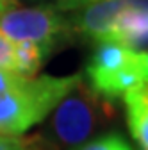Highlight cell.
<instances>
[{
  "mask_svg": "<svg viewBox=\"0 0 148 150\" xmlns=\"http://www.w3.org/2000/svg\"><path fill=\"white\" fill-rule=\"evenodd\" d=\"M80 81L82 73L29 77L14 89L0 95V134H25L30 127L41 123Z\"/></svg>",
  "mask_w": 148,
  "mask_h": 150,
  "instance_id": "obj_1",
  "label": "cell"
},
{
  "mask_svg": "<svg viewBox=\"0 0 148 150\" xmlns=\"http://www.w3.org/2000/svg\"><path fill=\"white\" fill-rule=\"evenodd\" d=\"M114 116V104L102 98L82 81L57 104L52 132L57 143L75 150Z\"/></svg>",
  "mask_w": 148,
  "mask_h": 150,
  "instance_id": "obj_2",
  "label": "cell"
},
{
  "mask_svg": "<svg viewBox=\"0 0 148 150\" xmlns=\"http://www.w3.org/2000/svg\"><path fill=\"white\" fill-rule=\"evenodd\" d=\"M0 34L11 43L36 41L55 50L70 41L73 29L54 7H16L0 16Z\"/></svg>",
  "mask_w": 148,
  "mask_h": 150,
  "instance_id": "obj_3",
  "label": "cell"
},
{
  "mask_svg": "<svg viewBox=\"0 0 148 150\" xmlns=\"http://www.w3.org/2000/svg\"><path fill=\"white\" fill-rule=\"evenodd\" d=\"M137 4H146V0H98L77 9L75 18L70 20L73 34H80L97 43L107 41L120 13Z\"/></svg>",
  "mask_w": 148,
  "mask_h": 150,
  "instance_id": "obj_4",
  "label": "cell"
},
{
  "mask_svg": "<svg viewBox=\"0 0 148 150\" xmlns=\"http://www.w3.org/2000/svg\"><path fill=\"white\" fill-rule=\"evenodd\" d=\"M146 38H148L146 4H137L132 7H127L123 13H120L107 41H116L136 52H146L144 50Z\"/></svg>",
  "mask_w": 148,
  "mask_h": 150,
  "instance_id": "obj_5",
  "label": "cell"
},
{
  "mask_svg": "<svg viewBox=\"0 0 148 150\" xmlns=\"http://www.w3.org/2000/svg\"><path fill=\"white\" fill-rule=\"evenodd\" d=\"M127 123L139 150H148V84H139L121 95Z\"/></svg>",
  "mask_w": 148,
  "mask_h": 150,
  "instance_id": "obj_6",
  "label": "cell"
},
{
  "mask_svg": "<svg viewBox=\"0 0 148 150\" xmlns=\"http://www.w3.org/2000/svg\"><path fill=\"white\" fill-rule=\"evenodd\" d=\"M54 50L36 41L13 43V70L22 77H34Z\"/></svg>",
  "mask_w": 148,
  "mask_h": 150,
  "instance_id": "obj_7",
  "label": "cell"
},
{
  "mask_svg": "<svg viewBox=\"0 0 148 150\" xmlns=\"http://www.w3.org/2000/svg\"><path fill=\"white\" fill-rule=\"evenodd\" d=\"M0 150H54L39 138L4 136L0 134Z\"/></svg>",
  "mask_w": 148,
  "mask_h": 150,
  "instance_id": "obj_8",
  "label": "cell"
},
{
  "mask_svg": "<svg viewBox=\"0 0 148 150\" xmlns=\"http://www.w3.org/2000/svg\"><path fill=\"white\" fill-rule=\"evenodd\" d=\"M75 150H132V146L120 134H105L91 141H86Z\"/></svg>",
  "mask_w": 148,
  "mask_h": 150,
  "instance_id": "obj_9",
  "label": "cell"
},
{
  "mask_svg": "<svg viewBox=\"0 0 148 150\" xmlns=\"http://www.w3.org/2000/svg\"><path fill=\"white\" fill-rule=\"evenodd\" d=\"M27 77H22L20 73H16L14 70H7V68H0V95L14 89L16 86H20Z\"/></svg>",
  "mask_w": 148,
  "mask_h": 150,
  "instance_id": "obj_10",
  "label": "cell"
},
{
  "mask_svg": "<svg viewBox=\"0 0 148 150\" xmlns=\"http://www.w3.org/2000/svg\"><path fill=\"white\" fill-rule=\"evenodd\" d=\"M0 68L13 70V43L0 34Z\"/></svg>",
  "mask_w": 148,
  "mask_h": 150,
  "instance_id": "obj_11",
  "label": "cell"
},
{
  "mask_svg": "<svg viewBox=\"0 0 148 150\" xmlns=\"http://www.w3.org/2000/svg\"><path fill=\"white\" fill-rule=\"evenodd\" d=\"M93 2H98V0H55L54 9H57V11H77V9L89 6Z\"/></svg>",
  "mask_w": 148,
  "mask_h": 150,
  "instance_id": "obj_12",
  "label": "cell"
},
{
  "mask_svg": "<svg viewBox=\"0 0 148 150\" xmlns=\"http://www.w3.org/2000/svg\"><path fill=\"white\" fill-rule=\"evenodd\" d=\"M16 7H20L18 6V0H0V16L6 14L11 9H16Z\"/></svg>",
  "mask_w": 148,
  "mask_h": 150,
  "instance_id": "obj_13",
  "label": "cell"
}]
</instances>
